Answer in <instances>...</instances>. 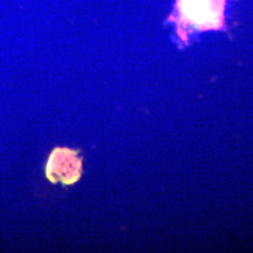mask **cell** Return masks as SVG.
<instances>
[{"label":"cell","instance_id":"obj_1","mask_svg":"<svg viewBox=\"0 0 253 253\" xmlns=\"http://www.w3.org/2000/svg\"><path fill=\"white\" fill-rule=\"evenodd\" d=\"M228 0H176L171 16L181 39L194 31L220 30L225 27Z\"/></svg>","mask_w":253,"mask_h":253}]
</instances>
